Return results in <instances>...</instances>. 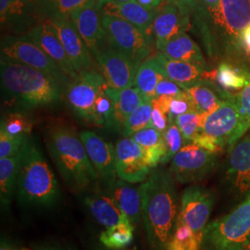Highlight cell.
<instances>
[{"instance_id":"obj_1","label":"cell","mask_w":250,"mask_h":250,"mask_svg":"<svg viewBox=\"0 0 250 250\" xmlns=\"http://www.w3.org/2000/svg\"><path fill=\"white\" fill-rule=\"evenodd\" d=\"M142 221L151 250H167L177 224L180 201L170 171L152 169L141 183Z\"/></svg>"},{"instance_id":"obj_2","label":"cell","mask_w":250,"mask_h":250,"mask_svg":"<svg viewBox=\"0 0 250 250\" xmlns=\"http://www.w3.org/2000/svg\"><path fill=\"white\" fill-rule=\"evenodd\" d=\"M0 80L5 104L21 111L58 104L62 84L33 67L0 59Z\"/></svg>"},{"instance_id":"obj_3","label":"cell","mask_w":250,"mask_h":250,"mask_svg":"<svg viewBox=\"0 0 250 250\" xmlns=\"http://www.w3.org/2000/svg\"><path fill=\"white\" fill-rule=\"evenodd\" d=\"M46 145L61 176L72 191L80 193L99 182L80 134L72 128L54 126L47 134Z\"/></svg>"},{"instance_id":"obj_4","label":"cell","mask_w":250,"mask_h":250,"mask_svg":"<svg viewBox=\"0 0 250 250\" xmlns=\"http://www.w3.org/2000/svg\"><path fill=\"white\" fill-rule=\"evenodd\" d=\"M16 191L21 202L32 205H52L60 196L53 170L31 135L20 151Z\"/></svg>"},{"instance_id":"obj_5","label":"cell","mask_w":250,"mask_h":250,"mask_svg":"<svg viewBox=\"0 0 250 250\" xmlns=\"http://www.w3.org/2000/svg\"><path fill=\"white\" fill-rule=\"evenodd\" d=\"M201 250H250V194L206 226Z\"/></svg>"},{"instance_id":"obj_6","label":"cell","mask_w":250,"mask_h":250,"mask_svg":"<svg viewBox=\"0 0 250 250\" xmlns=\"http://www.w3.org/2000/svg\"><path fill=\"white\" fill-rule=\"evenodd\" d=\"M250 129L246 114L235 96L231 94L217 109L206 117L201 133L213 138L228 151Z\"/></svg>"},{"instance_id":"obj_7","label":"cell","mask_w":250,"mask_h":250,"mask_svg":"<svg viewBox=\"0 0 250 250\" xmlns=\"http://www.w3.org/2000/svg\"><path fill=\"white\" fill-rule=\"evenodd\" d=\"M0 48V59L22 63L45 72L63 86H68L72 82L57 63L26 36H4L1 39Z\"/></svg>"},{"instance_id":"obj_8","label":"cell","mask_w":250,"mask_h":250,"mask_svg":"<svg viewBox=\"0 0 250 250\" xmlns=\"http://www.w3.org/2000/svg\"><path fill=\"white\" fill-rule=\"evenodd\" d=\"M102 25L108 45L134 62L140 63L150 56L152 36L123 19L102 15Z\"/></svg>"},{"instance_id":"obj_9","label":"cell","mask_w":250,"mask_h":250,"mask_svg":"<svg viewBox=\"0 0 250 250\" xmlns=\"http://www.w3.org/2000/svg\"><path fill=\"white\" fill-rule=\"evenodd\" d=\"M214 203V192L197 185L186 188L180 200L177 223L190 228L201 245Z\"/></svg>"},{"instance_id":"obj_10","label":"cell","mask_w":250,"mask_h":250,"mask_svg":"<svg viewBox=\"0 0 250 250\" xmlns=\"http://www.w3.org/2000/svg\"><path fill=\"white\" fill-rule=\"evenodd\" d=\"M218 164V154L196 144H186L170 161V171L181 184H195L210 174Z\"/></svg>"},{"instance_id":"obj_11","label":"cell","mask_w":250,"mask_h":250,"mask_svg":"<svg viewBox=\"0 0 250 250\" xmlns=\"http://www.w3.org/2000/svg\"><path fill=\"white\" fill-rule=\"evenodd\" d=\"M106 85L105 78L96 69L80 72L67 86L69 107L82 120L93 125L96 101Z\"/></svg>"},{"instance_id":"obj_12","label":"cell","mask_w":250,"mask_h":250,"mask_svg":"<svg viewBox=\"0 0 250 250\" xmlns=\"http://www.w3.org/2000/svg\"><path fill=\"white\" fill-rule=\"evenodd\" d=\"M224 180L228 191L241 201L250 194V134H246L228 151Z\"/></svg>"},{"instance_id":"obj_13","label":"cell","mask_w":250,"mask_h":250,"mask_svg":"<svg viewBox=\"0 0 250 250\" xmlns=\"http://www.w3.org/2000/svg\"><path fill=\"white\" fill-rule=\"evenodd\" d=\"M92 55L108 87L122 90L134 86L140 64L134 62L110 45L108 47L106 45Z\"/></svg>"},{"instance_id":"obj_14","label":"cell","mask_w":250,"mask_h":250,"mask_svg":"<svg viewBox=\"0 0 250 250\" xmlns=\"http://www.w3.org/2000/svg\"><path fill=\"white\" fill-rule=\"evenodd\" d=\"M44 16L40 3L35 0H0L1 28L16 34L14 36L26 35L31 29L45 21Z\"/></svg>"},{"instance_id":"obj_15","label":"cell","mask_w":250,"mask_h":250,"mask_svg":"<svg viewBox=\"0 0 250 250\" xmlns=\"http://www.w3.org/2000/svg\"><path fill=\"white\" fill-rule=\"evenodd\" d=\"M115 153L118 178L132 184H141L147 179L152 169L146 163L143 148L133 137L120 139Z\"/></svg>"},{"instance_id":"obj_16","label":"cell","mask_w":250,"mask_h":250,"mask_svg":"<svg viewBox=\"0 0 250 250\" xmlns=\"http://www.w3.org/2000/svg\"><path fill=\"white\" fill-rule=\"evenodd\" d=\"M62 42L63 47L71 60L78 74L94 69V57L89 48L73 26L69 17L53 16L46 19Z\"/></svg>"},{"instance_id":"obj_17","label":"cell","mask_w":250,"mask_h":250,"mask_svg":"<svg viewBox=\"0 0 250 250\" xmlns=\"http://www.w3.org/2000/svg\"><path fill=\"white\" fill-rule=\"evenodd\" d=\"M80 137L99 180L107 188L111 187L118 177L115 147L92 131L82 132Z\"/></svg>"},{"instance_id":"obj_18","label":"cell","mask_w":250,"mask_h":250,"mask_svg":"<svg viewBox=\"0 0 250 250\" xmlns=\"http://www.w3.org/2000/svg\"><path fill=\"white\" fill-rule=\"evenodd\" d=\"M70 19L91 53L108 45L98 0L73 11Z\"/></svg>"},{"instance_id":"obj_19","label":"cell","mask_w":250,"mask_h":250,"mask_svg":"<svg viewBox=\"0 0 250 250\" xmlns=\"http://www.w3.org/2000/svg\"><path fill=\"white\" fill-rule=\"evenodd\" d=\"M25 36L35 42L40 48H42L57 63V65L70 80L72 81L77 77L78 72H76L73 64L66 53L53 26L46 19L31 29Z\"/></svg>"},{"instance_id":"obj_20","label":"cell","mask_w":250,"mask_h":250,"mask_svg":"<svg viewBox=\"0 0 250 250\" xmlns=\"http://www.w3.org/2000/svg\"><path fill=\"white\" fill-rule=\"evenodd\" d=\"M98 6L102 15L123 19L143 31L147 36H152L153 22L157 9H146L136 0L127 2L117 0H98Z\"/></svg>"},{"instance_id":"obj_21","label":"cell","mask_w":250,"mask_h":250,"mask_svg":"<svg viewBox=\"0 0 250 250\" xmlns=\"http://www.w3.org/2000/svg\"><path fill=\"white\" fill-rule=\"evenodd\" d=\"M190 24V18L169 1H165L157 9L153 22V36L159 51L163 45L175 36L186 33Z\"/></svg>"},{"instance_id":"obj_22","label":"cell","mask_w":250,"mask_h":250,"mask_svg":"<svg viewBox=\"0 0 250 250\" xmlns=\"http://www.w3.org/2000/svg\"><path fill=\"white\" fill-rule=\"evenodd\" d=\"M107 192L134 228L138 226L142 220L141 186L117 179Z\"/></svg>"},{"instance_id":"obj_23","label":"cell","mask_w":250,"mask_h":250,"mask_svg":"<svg viewBox=\"0 0 250 250\" xmlns=\"http://www.w3.org/2000/svg\"><path fill=\"white\" fill-rule=\"evenodd\" d=\"M222 29L234 45L242 31L250 23V0H222Z\"/></svg>"},{"instance_id":"obj_24","label":"cell","mask_w":250,"mask_h":250,"mask_svg":"<svg viewBox=\"0 0 250 250\" xmlns=\"http://www.w3.org/2000/svg\"><path fill=\"white\" fill-rule=\"evenodd\" d=\"M194 101L197 111L208 116L223 103L224 99L231 96L227 90L216 86L213 83L197 81L188 85H181Z\"/></svg>"},{"instance_id":"obj_25","label":"cell","mask_w":250,"mask_h":250,"mask_svg":"<svg viewBox=\"0 0 250 250\" xmlns=\"http://www.w3.org/2000/svg\"><path fill=\"white\" fill-rule=\"evenodd\" d=\"M84 202L94 218L106 228L130 223L107 192L90 194L89 196L84 197Z\"/></svg>"},{"instance_id":"obj_26","label":"cell","mask_w":250,"mask_h":250,"mask_svg":"<svg viewBox=\"0 0 250 250\" xmlns=\"http://www.w3.org/2000/svg\"><path fill=\"white\" fill-rule=\"evenodd\" d=\"M159 51L171 60L194 63L205 67V59L201 49L186 33L172 38Z\"/></svg>"},{"instance_id":"obj_27","label":"cell","mask_w":250,"mask_h":250,"mask_svg":"<svg viewBox=\"0 0 250 250\" xmlns=\"http://www.w3.org/2000/svg\"><path fill=\"white\" fill-rule=\"evenodd\" d=\"M161 63L168 79L180 85H188L200 80L204 74L205 67L194 63L171 60L158 51L155 53Z\"/></svg>"},{"instance_id":"obj_28","label":"cell","mask_w":250,"mask_h":250,"mask_svg":"<svg viewBox=\"0 0 250 250\" xmlns=\"http://www.w3.org/2000/svg\"><path fill=\"white\" fill-rule=\"evenodd\" d=\"M165 78H167L165 72L154 54L140 63L134 86L140 90L145 97L154 99L158 83Z\"/></svg>"},{"instance_id":"obj_29","label":"cell","mask_w":250,"mask_h":250,"mask_svg":"<svg viewBox=\"0 0 250 250\" xmlns=\"http://www.w3.org/2000/svg\"><path fill=\"white\" fill-rule=\"evenodd\" d=\"M115 96V111H114V125L113 130L122 133L125 123L134 109L139 107L144 100L148 99L145 97L141 91L136 87H129L126 89L114 91Z\"/></svg>"},{"instance_id":"obj_30","label":"cell","mask_w":250,"mask_h":250,"mask_svg":"<svg viewBox=\"0 0 250 250\" xmlns=\"http://www.w3.org/2000/svg\"><path fill=\"white\" fill-rule=\"evenodd\" d=\"M134 140L141 146L148 166L154 169L161 162L165 155L163 134L154 127H146L133 134Z\"/></svg>"},{"instance_id":"obj_31","label":"cell","mask_w":250,"mask_h":250,"mask_svg":"<svg viewBox=\"0 0 250 250\" xmlns=\"http://www.w3.org/2000/svg\"><path fill=\"white\" fill-rule=\"evenodd\" d=\"M20 153L0 159V200L4 208L9 207L17 189Z\"/></svg>"},{"instance_id":"obj_32","label":"cell","mask_w":250,"mask_h":250,"mask_svg":"<svg viewBox=\"0 0 250 250\" xmlns=\"http://www.w3.org/2000/svg\"><path fill=\"white\" fill-rule=\"evenodd\" d=\"M115 89L106 85L101 90L94 107L93 125L113 130L115 111Z\"/></svg>"},{"instance_id":"obj_33","label":"cell","mask_w":250,"mask_h":250,"mask_svg":"<svg viewBox=\"0 0 250 250\" xmlns=\"http://www.w3.org/2000/svg\"><path fill=\"white\" fill-rule=\"evenodd\" d=\"M214 79L224 90H240L247 83L246 70L237 69L232 64L221 63L214 72Z\"/></svg>"},{"instance_id":"obj_34","label":"cell","mask_w":250,"mask_h":250,"mask_svg":"<svg viewBox=\"0 0 250 250\" xmlns=\"http://www.w3.org/2000/svg\"><path fill=\"white\" fill-rule=\"evenodd\" d=\"M134 226L131 223L107 228L100 233V241L109 249H124L134 239Z\"/></svg>"},{"instance_id":"obj_35","label":"cell","mask_w":250,"mask_h":250,"mask_svg":"<svg viewBox=\"0 0 250 250\" xmlns=\"http://www.w3.org/2000/svg\"><path fill=\"white\" fill-rule=\"evenodd\" d=\"M151 116L152 99H146L127 119L123 130L124 137H130L138 131L150 127Z\"/></svg>"},{"instance_id":"obj_36","label":"cell","mask_w":250,"mask_h":250,"mask_svg":"<svg viewBox=\"0 0 250 250\" xmlns=\"http://www.w3.org/2000/svg\"><path fill=\"white\" fill-rule=\"evenodd\" d=\"M97 0H41L39 3L45 18L53 16L69 17L73 11Z\"/></svg>"},{"instance_id":"obj_37","label":"cell","mask_w":250,"mask_h":250,"mask_svg":"<svg viewBox=\"0 0 250 250\" xmlns=\"http://www.w3.org/2000/svg\"><path fill=\"white\" fill-rule=\"evenodd\" d=\"M206 117L205 114L195 110L183 114L175 120L186 144L193 142L197 134L201 133Z\"/></svg>"},{"instance_id":"obj_38","label":"cell","mask_w":250,"mask_h":250,"mask_svg":"<svg viewBox=\"0 0 250 250\" xmlns=\"http://www.w3.org/2000/svg\"><path fill=\"white\" fill-rule=\"evenodd\" d=\"M33 123L21 111H14L2 117L0 131L10 135H31Z\"/></svg>"},{"instance_id":"obj_39","label":"cell","mask_w":250,"mask_h":250,"mask_svg":"<svg viewBox=\"0 0 250 250\" xmlns=\"http://www.w3.org/2000/svg\"><path fill=\"white\" fill-rule=\"evenodd\" d=\"M164 144H165V155L161 160V164H166L171 161L173 157L178 153L179 150L185 146L186 142L183 134L176 124L169 125L168 129L163 133Z\"/></svg>"},{"instance_id":"obj_40","label":"cell","mask_w":250,"mask_h":250,"mask_svg":"<svg viewBox=\"0 0 250 250\" xmlns=\"http://www.w3.org/2000/svg\"><path fill=\"white\" fill-rule=\"evenodd\" d=\"M195 110H197V107L187 92L177 96H170L168 110L170 125L175 124V120L179 116Z\"/></svg>"},{"instance_id":"obj_41","label":"cell","mask_w":250,"mask_h":250,"mask_svg":"<svg viewBox=\"0 0 250 250\" xmlns=\"http://www.w3.org/2000/svg\"><path fill=\"white\" fill-rule=\"evenodd\" d=\"M30 135H10L0 131V159L18 155Z\"/></svg>"},{"instance_id":"obj_42","label":"cell","mask_w":250,"mask_h":250,"mask_svg":"<svg viewBox=\"0 0 250 250\" xmlns=\"http://www.w3.org/2000/svg\"><path fill=\"white\" fill-rule=\"evenodd\" d=\"M170 125L168 114L162 109L157 99H152V116L150 127L164 133Z\"/></svg>"},{"instance_id":"obj_43","label":"cell","mask_w":250,"mask_h":250,"mask_svg":"<svg viewBox=\"0 0 250 250\" xmlns=\"http://www.w3.org/2000/svg\"><path fill=\"white\" fill-rule=\"evenodd\" d=\"M184 92L186 91L180 84L168 78H165L158 83L154 98H159L161 96H177Z\"/></svg>"},{"instance_id":"obj_44","label":"cell","mask_w":250,"mask_h":250,"mask_svg":"<svg viewBox=\"0 0 250 250\" xmlns=\"http://www.w3.org/2000/svg\"><path fill=\"white\" fill-rule=\"evenodd\" d=\"M221 1L222 0H199V4H202L205 8L208 15L215 25L222 29Z\"/></svg>"},{"instance_id":"obj_45","label":"cell","mask_w":250,"mask_h":250,"mask_svg":"<svg viewBox=\"0 0 250 250\" xmlns=\"http://www.w3.org/2000/svg\"><path fill=\"white\" fill-rule=\"evenodd\" d=\"M246 76L247 83L244 88L235 95V99L246 114L250 127V72L248 70H246Z\"/></svg>"},{"instance_id":"obj_46","label":"cell","mask_w":250,"mask_h":250,"mask_svg":"<svg viewBox=\"0 0 250 250\" xmlns=\"http://www.w3.org/2000/svg\"><path fill=\"white\" fill-rule=\"evenodd\" d=\"M192 143L196 144L206 150L212 152V153L218 154V155L224 151V148L221 146L220 144L218 143L213 138L206 135L203 133L197 134V137L194 139V141Z\"/></svg>"},{"instance_id":"obj_47","label":"cell","mask_w":250,"mask_h":250,"mask_svg":"<svg viewBox=\"0 0 250 250\" xmlns=\"http://www.w3.org/2000/svg\"><path fill=\"white\" fill-rule=\"evenodd\" d=\"M167 1L174 4L185 16L189 18L197 10L199 6V0H167Z\"/></svg>"},{"instance_id":"obj_48","label":"cell","mask_w":250,"mask_h":250,"mask_svg":"<svg viewBox=\"0 0 250 250\" xmlns=\"http://www.w3.org/2000/svg\"><path fill=\"white\" fill-rule=\"evenodd\" d=\"M236 46L240 48L243 52L250 56V23L246 27L239 35Z\"/></svg>"},{"instance_id":"obj_49","label":"cell","mask_w":250,"mask_h":250,"mask_svg":"<svg viewBox=\"0 0 250 250\" xmlns=\"http://www.w3.org/2000/svg\"><path fill=\"white\" fill-rule=\"evenodd\" d=\"M141 6L146 9H157L167 0H136Z\"/></svg>"},{"instance_id":"obj_50","label":"cell","mask_w":250,"mask_h":250,"mask_svg":"<svg viewBox=\"0 0 250 250\" xmlns=\"http://www.w3.org/2000/svg\"><path fill=\"white\" fill-rule=\"evenodd\" d=\"M1 250H10V249H8V248H6V247H2V248H1Z\"/></svg>"},{"instance_id":"obj_51","label":"cell","mask_w":250,"mask_h":250,"mask_svg":"<svg viewBox=\"0 0 250 250\" xmlns=\"http://www.w3.org/2000/svg\"><path fill=\"white\" fill-rule=\"evenodd\" d=\"M117 1H121V2H127V1H133V0H117Z\"/></svg>"},{"instance_id":"obj_52","label":"cell","mask_w":250,"mask_h":250,"mask_svg":"<svg viewBox=\"0 0 250 250\" xmlns=\"http://www.w3.org/2000/svg\"><path fill=\"white\" fill-rule=\"evenodd\" d=\"M35 1H37V2H40V1H41V0H35Z\"/></svg>"},{"instance_id":"obj_53","label":"cell","mask_w":250,"mask_h":250,"mask_svg":"<svg viewBox=\"0 0 250 250\" xmlns=\"http://www.w3.org/2000/svg\"></svg>"},{"instance_id":"obj_54","label":"cell","mask_w":250,"mask_h":250,"mask_svg":"<svg viewBox=\"0 0 250 250\" xmlns=\"http://www.w3.org/2000/svg\"></svg>"}]
</instances>
